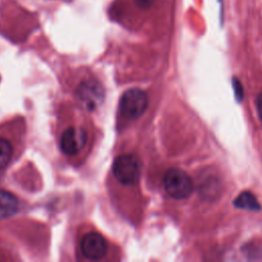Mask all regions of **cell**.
Masks as SVG:
<instances>
[{"label":"cell","instance_id":"cell-11","mask_svg":"<svg viewBox=\"0 0 262 262\" xmlns=\"http://www.w3.org/2000/svg\"><path fill=\"white\" fill-rule=\"evenodd\" d=\"M154 1H155V0H135L136 4H137L139 7L143 8V9L149 8V7L152 5Z\"/></svg>","mask_w":262,"mask_h":262},{"label":"cell","instance_id":"cell-7","mask_svg":"<svg viewBox=\"0 0 262 262\" xmlns=\"http://www.w3.org/2000/svg\"><path fill=\"white\" fill-rule=\"evenodd\" d=\"M18 208V201L14 194L0 189V218L12 216Z\"/></svg>","mask_w":262,"mask_h":262},{"label":"cell","instance_id":"cell-6","mask_svg":"<svg viewBox=\"0 0 262 262\" xmlns=\"http://www.w3.org/2000/svg\"><path fill=\"white\" fill-rule=\"evenodd\" d=\"M81 251L89 260H100L107 252V243L101 234L88 232L81 239Z\"/></svg>","mask_w":262,"mask_h":262},{"label":"cell","instance_id":"cell-9","mask_svg":"<svg viewBox=\"0 0 262 262\" xmlns=\"http://www.w3.org/2000/svg\"><path fill=\"white\" fill-rule=\"evenodd\" d=\"M12 151L11 143L7 139L0 137V170L8 165L12 157Z\"/></svg>","mask_w":262,"mask_h":262},{"label":"cell","instance_id":"cell-4","mask_svg":"<svg viewBox=\"0 0 262 262\" xmlns=\"http://www.w3.org/2000/svg\"><path fill=\"white\" fill-rule=\"evenodd\" d=\"M87 141V133L85 129L73 126L63 131L60 137V148L64 155L76 156L85 146Z\"/></svg>","mask_w":262,"mask_h":262},{"label":"cell","instance_id":"cell-5","mask_svg":"<svg viewBox=\"0 0 262 262\" xmlns=\"http://www.w3.org/2000/svg\"><path fill=\"white\" fill-rule=\"evenodd\" d=\"M77 96L86 110L93 111L103 100V89L96 81H85L79 85Z\"/></svg>","mask_w":262,"mask_h":262},{"label":"cell","instance_id":"cell-10","mask_svg":"<svg viewBox=\"0 0 262 262\" xmlns=\"http://www.w3.org/2000/svg\"><path fill=\"white\" fill-rule=\"evenodd\" d=\"M233 86H234V92L236 94V97L238 99H242V97H243V90H242V86H241L239 81L234 79L233 80Z\"/></svg>","mask_w":262,"mask_h":262},{"label":"cell","instance_id":"cell-8","mask_svg":"<svg viewBox=\"0 0 262 262\" xmlns=\"http://www.w3.org/2000/svg\"><path fill=\"white\" fill-rule=\"evenodd\" d=\"M233 204L236 208L249 211H259L261 209L258 200L250 191H243L239 193L234 200Z\"/></svg>","mask_w":262,"mask_h":262},{"label":"cell","instance_id":"cell-12","mask_svg":"<svg viewBox=\"0 0 262 262\" xmlns=\"http://www.w3.org/2000/svg\"><path fill=\"white\" fill-rule=\"evenodd\" d=\"M256 107H257V112H258V115L262 121V93H260L257 97V100H256Z\"/></svg>","mask_w":262,"mask_h":262},{"label":"cell","instance_id":"cell-3","mask_svg":"<svg viewBox=\"0 0 262 262\" xmlns=\"http://www.w3.org/2000/svg\"><path fill=\"white\" fill-rule=\"evenodd\" d=\"M148 98L144 91L138 88H132L123 93L120 99V113L128 119L134 120L139 118L146 110Z\"/></svg>","mask_w":262,"mask_h":262},{"label":"cell","instance_id":"cell-1","mask_svg":"<svg viewBox=\"0 0 262 262\" xmlns=\"http://www.w3.org/2000/svg\"><path fill=\"white\" fill-rule=\"evenodd\" d=\"M113 172L121 184L126 186L134 185L140 177L141 162L136 155H121L114 162Z\"/></svg>","mask_w":262,"mask_h":262},{"label":"cell","instance_id":"cell-2","mask_svg":"<svg viewBox=\"0 0 262 262\" xmlns=\"http://www.w3.org/2000/svg\"><path fill=\"white\" fill-rule=\"evenodd\" d=\"M163 183L166 192L176 200L188 198L193 190L191 178L183 170L178 168L167 170L163 178Z\"/></svg>","mask_w":262,"mask_h":262}]
</instances>
